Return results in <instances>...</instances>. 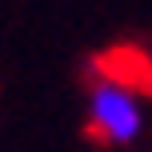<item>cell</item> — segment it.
<instances>
[{
    "instance_id": "6da1fadb",
    "label": "cell",
    "mask_w": 152,
    "mask_h": 152,
    "mask_svg": "<svg viewBox=\"0 0 152 152\" xmlns=\"http://www.w3.org/2000/svg\"><path fill=\"white\" fill-rule=\"evenodd\" d=\"M140 104L128 84L120 80H96L88 92V132L104 144H132L140 136Z\"/></svg>"
}]
</instances>
